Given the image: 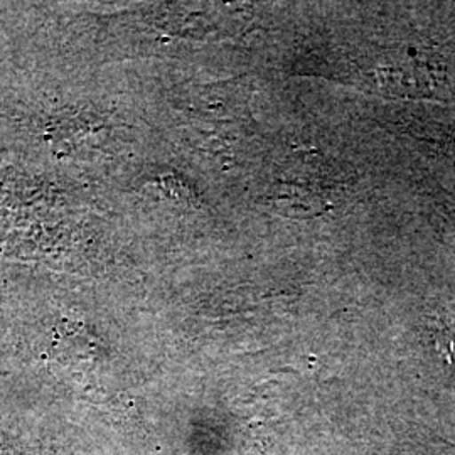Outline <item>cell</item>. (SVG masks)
<instances>
[{
	"mask_svg": "<svg viewBox=\"0 0 455 455\" xmlns=\"http://www.w3.org/2000/svg\"><path fill=\"white\" fill-rule=\"evenodd\" d=\"M405 455H455V447L451 443H440V442L420 443L415 449L408 451Z\"/></svg>",
	"mask_w": 455,
	"mask_h": 455,
	"instance_id": "cell-1",
	"label": "cell"
}]
</instances>
